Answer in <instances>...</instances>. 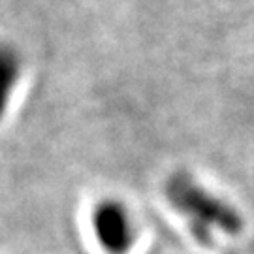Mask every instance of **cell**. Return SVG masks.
<instances>
[{"mask_svg": "<svg viewBox=\"0 0 254 254\" xmlns=\"http://www.w3.org/2000/svg\"><path fill=\"white\" fill-rule=\"evenodd\" d=\"M164 192L168 201L189 220L192 234L203 243H209L215 230L237 236L245 228L241 213L232 203L203 189L189 173L177 172L170 175Z\"/></svg>", "mask_w": 254, "mask_h": 254, "instance_id": "cell-1", "label": "cell"}, {"mask_svg": "<svg viewBox=\"0 0 254 254\" xmlns=\"http://www.w3.org/2000/svg\"><path fill=\"white\" fill-rule=\"evenodd\" d=\"M92 228L102 251L108 254H128L134 247V224L128 209L121 201H100L92 213Z\"/></svg>", "mask_w": 254, "mask_h": 254, "instance_id": "cell-2", "label": "cell"}, {"mask_svg": "<svg viewBox=\"0 0 254 254\" xmlns=\"http://www.w3.org/2000/svg\"><path fill=\"white\" fill-rule=\"evenodd\" d=\"M23 72V57L15 46L0 42V121L6 117L13 89Z\"/></svg>", "mask_w": 254, "mask_h": 254, "instance_id": "cell-3", "label": "cell"}]
</instances>
